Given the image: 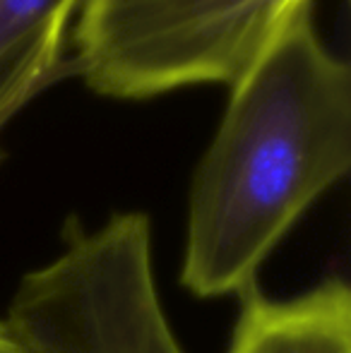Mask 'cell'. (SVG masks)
I'll return each mask as SVG.
<instances>
[{"instance_id": "cell-1", "label": "cell", "mask_w": 351, "mask_h": 353, "mask_svg": "<svg viewBox=\"0 0 351 353\" xmlns=\"http://www.w3.org/2000/svg\"><path fill=\"white\" fill-rule=\"evenodd\" d=\"M351 168V68L313 5L239 82L192 176L181 283L241 296L286 233Z\"/></svg>"}, {"instance_id": "cell-2", "label": "cell", "mask_w": 351, "mask_h": 353, "mask_svg": "<svg viewBox=\"0 0 351 353\" xmlns=\"http://www.w3.org/2000/svg\"><path fill=\"white\" fill-rule=\"evenodd\" d=\"M313 0H85L72 68L101 97L234 87Z\"/></svg>"}, {"instance_id": "cell-3", "label": "cell", "mask_w": 351, "mask_h": 353, "mask_svg": "<svg viewBox=\"0 0 351 353\" xmlns=\"http://www.w3.org/2000/svg\"><path fill=\"white\" fill-rule=\"evenodd\" d=\"M61 236V252L19 279L3 317L29 351L185 353L157 288L147 214L97 228L70 216Z\"/></svg>"}, {"instance_id": "cell-4", "label": "cell", "mask_w": 351, "mask_h": 353, "mask_svg": "<svg viewBox=\"0 0 351 353\" xmlns=\"http://www.w3.org/2000/svg\"><path fill=\"white\" fill-rule=\"evenodd\" d=\"M226 353H351V291L339 276L286 301L250 286Z\"/></svg>"}, {"instance_id": "cell-5", "label": "cell", "mask_w": 351, "mask_h": 353, "mask_svg": "<svg viewBox=\"0 0 351 353\" xmlns=\"http://www.w3.org/2000/svg\"><path fill=\"white\" fill-rule=\"evenodd\" d=\"M82 3L0 0V130L66 68V37Z\"/></svg>"}, {"instance_id": "cell-6", "label": "cell", "mask_w": 351, "mask_h": 353, "mask_svg": "<svg viewBox=\"0 0 351 353\" xmlns=\"http://www.w3.org/2000/svg\"><path fill=\"white\" fill-rule=\"evenodd\" d=\"M0 353H32L12 334V330L5 325L3 317H0Z\"/></svg>"}, {"instance_id": "cell-7", "label": "cell", "mask_w": 351, "mask_h": 353, "mask_svg": "<svg viewBox=\"0 0 351 353\" xmlns=\"http://www.w3.org/2000/svg\"><path fill=\"white\" fill-rule=\"evenodd\" d=\"M0 161H3V152H0Z\"/></svg>"}]
</instances>
